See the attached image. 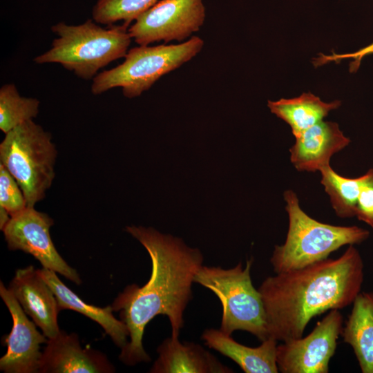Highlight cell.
<instances>
[{"mask_svg":"<svg viewBox=\"0 0 373 373\" xmlns=\"http://www.w3.org/2000/svg\"><path fill=\"white\" fill-rule=\"evenodd\" d=\"M0 206L11 216L27 207L23 193L17 180L0 163Z\"/></svg>","mask_w":373,"mask_h":373,"instance_id":"603a6c76","label":"cell"},{"mask_svg":"<svg viewBox=\"0 0 373 373\" xmlns=\"http://www.w3.org/2000/svg\"><path fill=\"white\" fill-rule=\"evenodd\" d=\"M205 17L202 0H161L138 17L128 32L139 46L182 43L200 30Z\"/></svg>","mask_w":373,"mask_h":373,"instance_id":"ba28073f","label":"cell"},{"mask_svg":"<svg viewBox=\"0 0 373 373\" xmlns=\"http://www.w3.org/2000/svg\"><path fill=\"white\" fill-rule=\"evenodd\" d=\"M295 138L289 149L291 162L296 170L308 172L329 165L331 157L350 142L337 123L323 120Z\"/></svg>","mask_w":373,"mask_h":373,"instance_id":"5bb4252c","label":"cell"},{"mask_svg":"<svg viewBox=\"0 0 373 373\" xmlns=\"http://www.w3.org/2000/svg\"><path fill=\"white\" fill-rule=\"evenodd\" d=\"M289 228L285 242L276 245L270 262L276 274L299 269L327 258L344 245L366 240L369 231L357 226H336L321 222L300 207L292 190L284 193Z\"/></svg>","mask_w":373,"mask_h":373,"instance_id":"277c9868","label":"cell"},{"mask_svg":"<svg viewBox=\"0 0 373 373\" xmlns=\"http://www.w3.org/2000/svg\"><path fill=\"white\" fill-rule=\"evenodd\" d=\"M204 40L192 36L178 44L140 46L128 50L124 61L97 74L91 84L94 95L121 87L127 98L140 96L158 79L195 57L203 48Z\"/></svg>","mask_w":373,"mask_h":373,"instance_id":"5b68a950","label":"cell"},{"mask_svg":"<svg viewBox=\"0 0 373 373\" xmlns=\"http://www.w3.org/2000/svg\"><path fill=\"white\" fill-rule=\"evenodd\" d=\"M341 104L338 100L325 102L311 93H304L291 99L269 100L267 103L270 111L290 126L294 137L323 120Z\"/></svg>","mask_w":373,"mask_h":373,"instance_id":"d6986e66","label":"cell"},{"mask_svg":"<svg viewBox=\"0 0 373 373\" xmlns=\"http://www.w3.org/2000/svg\"><path fill=\"white\" fill-rule=\"evenodd\" d=\"M37 271L54 292L59 310L70 309L84 315L97 323L121 350L126 345L128 329L121 319L114 316L111 305L99 307L88 304L64 284L55 271L45 267Z\"/></svg>","mask_w":373,"mask_h":373,"instance_id":"e0dca14e","label":"cell"},{"mask_svg":"<svg viewBox=\"0 0 373 373\" xmlns=\"http://www.w3.org/2000/svg\"><path fill=\"white\" fill-rule=\"evenodd\" d=\"M39 101L21 96L13 84L0 88V129L6 134L39 113Z\"/></svg>","mask_w":373,"mask_h":373,"instance_id":"44dd1931","label":"cell"},{"mask_svg":"<svg viewBox=\"0 0 373 373\" xmlns=\"http://www.w3.org/2000/svg\"><path fill=\"white\" fill-rule=\"evenodd\" d=\"M341 332L363 373H373V291L360 292Z\"/></svg>","mask_w":373,"mask_h":373,"instance_id":"ac0fdd59","label":"cell"},{"mask_svg":"<svg viewBox=\"0 0 373 373\" xmlns=\"http://www.w3.org/2000/svg\"><path fill=\"white\" fill-rule=\"evenodd\" d=\"M319 172L321 183L329 197L336 214L340 218L355 216L358 197L367 178V173L356 178H345L335 172L330 165L323 167Z\"/></svg>","mask_w":373,"mask_h":373,"instance_id":"ffe728a7","label":"cell"},{"mask_svg":"<svg viewBox=\"0 0 373 373\" xmlns=\"http://www.w3.org/2000/svg\"><path fill=\"white\" fill-rule=\"evenodd\" d=\"M157 0H97L92 11L93 19L97 23L113 26L117 21L128 28Z\"/></svg>","mask_w":373,"mask_h":373,"instance_id":"7402d4cb","label":"cell"},{"mask_svg":"<svg viewBox=\"0 0 373 373\" xmlns=\"http://www.w3.org/2000/svg\"><path fill=\"white\" fill-rule=\"evenodd\" d=\"M8 289L27 315L48 338L56 336L60 329L57 300L37 269L29 265L16 271Z\"/></svg>","mask_w":373,"mask_h":373,"instance_id":"7c38bea8","label":"cell"},{"mask_svg":"<svg viewBox=\"0 0 373 373\" xmlns=\"http://www.w3.org/2000/svg\"><path fill=\"white\" fill-rule=\"evenodd\" d=\"M204 344L233 361L245 373H277V342L269 337L258 347H251L236 341L229 335L213 328L205 329L201 336Z\"/></svg>","mask_w":373,"mask_h":373,"instance_id":"2e32d148","label":"cell"},{"mask_svg":"<svg viewBox=\"0 0 373 373\" xmlns=\"http://www.w3.org/2000/svg\"><path fill=\"white\" fill-rule=\"evenodd\" d=\"M363 279V261L353 245L337 258L266 278L258 289L269 337L281 342L302 337L314 317L352 304Z\"/></svg>","mask_w":373,"mask_h":373,"instance_id":"7a4b0ae2","label":"cell"},{"mask_svg":"<svg viewBox=\"0 0 373 373\" xmlns=\"http://www.w3.org/2000/svg\"><path fill=\"white\" fill-rule=\"evenodd\" d=\"M343 329V315L332 309L305 337L277 345L276 363L282 373H327Z\"/></svg>","mask_w":373,"mask_h":373,"instance_id":"9c48e42d","label":"cell"},{"mask_svg":"<svg viewBox=\"0 0 373 373\" xmlns=\"http://www.w3.org/2000/svg\"><path fill=\"white\" fill-rule=\"evenodd\" d=\"M58 37L51 48L34 59L39 64L58 63L88 80L111 62L124 57L132 38L124 25L104 28L88 19L79 25L59 22L51 27Z\"/></svg>","mask_w":373,"mask_h":373,"instance_id":"3957f363","label":"cell"},{"mask_svg":"<svg viewBox=\"0 0 373 373\" xmlns=\"http://www.w3.org/2000/svg\"><path fill=\"white\" fill-rule=\"evenodd\" d=\"M372 53H373V43L356 52L354 55L358 61V59H361L363 57Z\"/></svg>","mask_w":373,"mask_h":373,"instance_id":"484cf974","label":"cell"},{"mask_svg":"<svg viewBox=\"0 0 373 373\" xmlns=\"http://www.w3.org/2000/svg\"><path fill=\"white\" fill-rule=\"evenodd\" d=\"M10 218L11 216L8 211L5 208L0 206V229L1 231L9 222Z\"/></svg>","mask_w":373,"mask_h":373,"instance_id":"d4e9b609","label":"cell"},{"mask_svg":"<svg viewBox=\"0 0 373 373\" xmlns=\"http://www.w3.org/2000/svg\"><path fill=\"white\" fill-rule=\"evenodd\" d=\"M252 263L253 259H249L245 268L240 262L231 269L202 265L194 283L210 289L221 302V331L229 335L245 331L262 342L269 334L262 296L251 278Z\"/></svg>","mask_w":373,"mask_h":373,"instance_id":"8992f818","label":"cell"},{"mask_svg":"<svg viewBox=\"0 0 373 373\" xmlns=\"http://www.w3.org/2000/svg\"><path fill=\"white\" fill-rule=\"evenodd\" d=\"M0 296L12 319L10 334L2 338L7 352L0 358V370L5 373L39 372L42 354L40 345L48 338L37 330L36 324L28 319L15 296L1 281Z\"/></svg>","mask_w":373,"mask_h":373,"instance_id":"8fae6325","label":"cell"},{"mask_svg":"<svg viewBox=\"0 0 373 373\" xmlns=\"http://www.w3.org/2000/svg\"><path fill=\"white\" fill-rule=\"evenodd\" d=\"M53 224V220L48 214L27 207L11 216L2 231L9 249L29 254L43 267L80 285L79 274L60 256L50 238V228Z\"/></svg>","mask_w":373,"mask_h":373,"instance_id":"30bf717a","label":"cell"},{"mask_svg":"<svg viewBox=\"0 0 373 373\" xmlns=\"http://www.w3.org/2000/svg\"><path fill=\"white\" fill-rule=\"evenodd\" d=\"M115 367L106 356L94 349L82 348L75 333L60 330L48 338L44 347L39 372L111 373Z\"/></svg>","mask_w":373,"mask_h":373,"instance_id":"4fadbf2b","label":"cell"},{"mask_svg":"<svg viewBox=\"0 0 373 373\" xmlns=\"http://www.w3.org/2000/svg\"><path fill=\"white\" fill-rule=\"evenodd\" d=\"M158 356L151 373H231L233 370L222 364L200 344L181 342L168 337L157 347Z\"/></svg>","mask_w":373,"mask_h":373,"instance_id":"9a60e30c","label":"cell"},{"mask_svg":"<svg viewBox=\"0 0 373 373\" xmlns=\"http://www.w3.org/2000/svg\"><path fill=\"white\" fill-rule=\"evenodd\" d=\"M367 178L361 187L355 216L373 229V169L367 172Z\"/></svg>","mask_w":373,"mask_h":373,"instance_id":"cb8c5ba5","label":"cell"},{"mask_svg":"<svg viewBox=\"0 0 373 373\" xmlns=\"http://www.w3.org/2000/svg\"><path fill=\"white\" fill-rule=\"evenodd\" d=\"M126 231L146 249L152 267L145 285L126 286L111 305L114 312H119L130 338L119 358L133 366L151 361L142 339L146 326L156 316H167L171 336L179 337L184 312L193 298L194 277L202 267L204 258L198 249L188 247L181 238L152 227L128 226Z\"/></svg>","mask_w":373,"mask_h":373,"instance_id":"6da1fadb","label":"cell"},{"mask_svg":"<svg viewBox=\"0 0 373 373\" xmlns=\"http://www.w3.org/2000/svg\"><path fill=\"white\" fill-rule=\"evenodd\" d=\"M57 157L51 135L26 121L7 133L0 144V162L20 186L27 207L44 198L55 178Z\"/></svg>","mask_w":373,"mask_h":373,"instance_id":"52a82bcc","label":"cell"}]
</instances>
